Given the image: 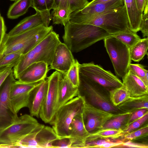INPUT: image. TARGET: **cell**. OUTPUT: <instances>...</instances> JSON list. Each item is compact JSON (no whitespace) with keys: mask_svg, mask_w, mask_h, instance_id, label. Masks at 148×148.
Segmentation results:
<instances>
[{"mask_svg":"<svg viewBox=\"0 0 148 148\" xmlns=\"http://www.w3.org/2000/svg\"><path fill=\"white\" fill-rule=\"evenodd\" d=\"M70 21L72 23L88 24L99 27L112 36L131 30L125 7H121L110 12L97 15L82 13L80 10L73 12Z\"/></svg>","mask_w":148,"mask_h":148,"instance_id":"obj_1","label":"cell"},{"mask_svg":"<svg viewBox=\"0 0 148 148\" xmlns=\"http://www.w3.org/2000/svg\"><path fill=\"white\" fill-rule=\"evenodd\" d=\"M112 36L97 26L69 21L64 26V33L62 38L64 43L71 52L77 53Z\"/></svg>","mask_w":148,"mask_h":148,"instance_id":"obj_2","label":"cell"},{"mask_svg":"<svg viewBox=\"0 0 148 148\" xmlns=\"http://www.w3.org/2000/svg\"><path fill=\"white\" fill-rule=\"evenodd\" d=\"M53 31L52 26L47 27L42 24L13 36H8L6 34L0 51V58L13 53H27Z\"/></svg>","mask_w":148,"mask_h":148,"instance_id":"obj_3","label":"cell"},{"mask_svg":"<svg viewBox=\"0 0 148 148\" xmlns=\"http://www.w3.org/2000/svg\"><path fill=\"white\" fill-rule=\"evenodd\" d=\"M60 42L59 35L53 31L38 44L27 53L23 55L13 68L15 79L28 66L35 62H44L48 65L51 63L56 49Z\"/></svg>","mask_w":148,"mask_h":148,"instance_id":"obj_4","label":"cell"},{"mask_svg":"<svg viewBox=\"0 0 148 148\" xmlns=\"http://www.w3.org/2000/svg\"><path fill=\"white\" fill-rule=\"evenodd\" d=\"M79 78L78 96L82 97L85 102L113 114L125 112L112 103L108 90L79 75Z\"/></svg>","mask_w":148,"mask_h":148,"instance_id":"obj_5","label":"cell"},{"mask_svg":"<svg viewBox=\"0 0 148 148\" xmlns=\"http://www.w3.org/2000/svg\"><path fill=\"white\" fill-rule=\"evenodd\" d=\"M84 101L77 96L61 106L56 111L51 125L59 136H69V127L73 119L82 112Z\"/></svg>","mask_w":148,"mask_h":148,"instance_id":"obj_6","label":"cell"},{"mask_svg":"<svg viewBox=\"0 0 148 148\" xmlns=\"http://www.w3.org/2000/svg\"><path fill=\"white\" fill-rule=\"evenodd\" d=\"M39 123L33 116L24 114L18 116L12 124L0 131V144L18 147L17 144Z\"/></svg>","mask_w":148,"mask_h":148,"instance_id":"obj_7","label":"cell"},{"mask_svg":"<svg viewBox=\"0 0 148 148\" xmlns=\"http://www.w3.org/2000/svg\"><path fill=\"white\" fill-rule=\"evenodd\" d=\"M105 47L116 75L122 79L128 71L131 59L130 48L112 36L104 39Z\"/></svg>","mask_w":148,"mask_h":148,"instance_id":"obj_8","label":"cell"},{"mask_svg":"<svg viewBox=\"0 0 148 148\" xmlns=\"http://www.w3.org/2000/svg\"><path fill=\"white\" fill-rule=\"evenodd\" d=\"M79 75L94 81L109 90L119 88L122 82L110 71L93 62L78 64Z\"/></svg>","mask_w":148,"mask_h":148,"instance_id":"obj_9","label":"cell"},{"mask_svg":"<svg viewBox=\"0 0 148 148\" xmlns=\"http://www.w3.org/2000/svg\"><path fill=\"white\" fill-rule=\"evenodd\" d=\"M15 80L12 72L0 87V131L15 122L18 117L12 107L10 97L11 86Z\"/></svg>","mask_w":148,"mask_h":148,"instance_id":"obj_10","label":"cell"},{"mask_svg":"<svg viewBox=\"0 0 148 148\" xmlns=\"http://www.w3.org/2000/svg\"><path fill=\"white\" fill-rule=\"evenodd\" d=\"M61 74L56 71L47 78L48 89L39 113V117L42 120L51 125L56 112L59 82Z\"/></svg>","mask_w":148,"mask_h":148,"instance_id":"obj_11","label":"cell"},{"mask_svg":"<svg viewBox=\"0 0 148 148\" xmlns=\"http://www.w3.org/2000/svg\"><path fill=\"white\" fill-rule=\"evenodd\" d=\"M82 113L85 127L89 134L102 128L108 121L118 114L106 111L84 101Z\"/></svg>","mask_w":148,"mask_h":148,"instance_id":"obj_12","label":"cell"},{"mask_svg":"<svg viewBox=\"0 0 148 148\" xmlns=\"http://www.w3.org/2000/svg\"><path fill=\"white\" fill-rule=\"evenodd\" d=\"M42 80L31 83H23L16 80L13 82L11 87L10 97L15 112L17 113L22 108L28 107L30 92Z\"/></svg>","mask_w":148,"mask_h":148,"instance_id":"obj_13","label":"cell"},{"mask_svg":"<svg viewBox=\"0 0 148 148\" xmlns=\"http://www.w3.org/2000/svg\"><path fill=\"white\" fill-rule=\"evenodd\" d=\"M36 13L27 17L19 23L8 34V36L19 34L42 24L45 27H49L51 19L50 11H39L35 9Z\"/></svg>","mask_w":148,"mask_h":148,"instance_id":"obj_14","label":"cell"},{"mask_svg":"<svg viewBox=\"0 0 148 148\" xmlns=\"http://www.w3.org/2000/svg\"><path fill=\"white\" fill-rule=\"evenodd\" d=\"M75 61L71 51L64 43L60 42L56 49L49 69L67 75Z\"/></svg>","mask_w":148,"mask_h":148,"instance_id":"obj_15","label":"cell"},{"mask_svg":"<svg viewBox=\"0 0 148 148\" xmlns=\"http://www.w3.org/2000/svg\"><path fill=\"white\" fill-rule=\"evenodd\" d=\"M48 87L47 78L36 86L30 92L27 108L31 116L39 117L41 108L47 95Z\"/></svg>","mask_w":148,"mask_h":148,"instance_id":"obj_16","label":"cell"},{"mask_svg":"<svg viewBox=\"0 0 148 148\" xmlns=\"http://www.w3.org/2000/svg\"><path fill=\"white\" fill-rule=\"evenodd\" d=\"M44 62H34L28 66L19 75L18 80L25 83L37 82L46 79L49 69Z\"/></svg>","mask_w":148,"mask_h":148,"instance_id":"obj_17","label":"cell"},{"mask_svg":"<svg viewBox=\"0 0 148 148\" xmlns=\"http://www.w3.org/2000/svg\"><path fill=\"white\" fill-rule=\"evenodd\" d=\"M82 113L73 119L70 126L69 136L73 142L71 148H84L86 139L89 134L85 127Z\"/></svg>","mask_w":148,"mask_h":148,"instance_id":"obj_18","label":"cell"},{"mask_svg":"<svg viewBox=\"0 0 148 148\" xmlns=\"http://www.w3.org/2000/svg\"><path fill=\"white\" fill-rule=\"evenodd\" d=\"M78 93V88L73 85L66 75L61 73L59 82L56 112L62 105L77 96Z\"/></svg>","mask_w":148,"mask_h":148,"instance_id":"obj_19","label":"cell"},{"mask_svg":"<svg viewBox=\"0 0 148 148\" xmlns=\"http://www.w3.org/2000/svg\"><path fill=\"white\" fill-rule=\"evenodd\" d=\"M59 137L53 128L39 123L35 128L36 148H52L53 141Z\"/></svg>","mask_w":148,"mask_h":148,"instance_id":"obj_20","label":"cell"},{"mask_svg":"<svg viewBox=\"0 0 148 148\" xmlns=\"http://www.w3.org/2000/svg\"><path fill=\"white\" fill-rule=\"evenodd\" d=\"M122 83L130 94V97H136L148 95V87L140 78L128 70L122 79Z\"/></svg>","mask_w":148,"mask_h":148,"instance_id":"obj_21","label":"cell"},{"mask_svg":"<svg viewBox=\"0 0 148 148\" xmlns=\"http://www.w3.org/2000/svg\"><path fill=\"white\" fill-rule=\"evenodd\" d=\"M123 5V0H112L106 3L86 6L80 11L83 14L97 15L112 11Z\"/></svg>","mask_w":148,"mask_h":148,"instance_id":"obj_22","label":"cell"},{"mask_svg":"<svg viewBox=\"0 0 148 148\" xmlns=\"http://www.w3.org/2000/svg\"><path fill=\"white\" fill-rule=\"evenodd\" d=\"M127 13L130 29L136 33L139 31L143 12L138 9L136 0H123Z\"/></svg>","mask_w":148,"mask_h":148,"instance_id":"obj_23","label":"cell"},{"mask_svg":"<svg viewBox=\"0 0 148 148\" xmlns=\"http://www.w3.org/2000/svg\"><path fill=\"white\" fill-rule=\"evenodd\" d=\"M117 106L125 112L132 113L144 108L148 109V95L130 97Z\"/></svg>","mask_w":148,"mask_h":148,"instance_id":"obj_24","label":"cell"},{"mask_svg":"<svg viewBox=\"0 0 148 148\" xmlns=\"http://www.w3.org/2000/svg\"><path fill=\"white\" fill-rule=\"evenodd\" d=\"M123 136L122 130L102 128L89 134L86 142L102 139H115Z\"/></svg>","mask_w":148,"mask_h":148,"instance_id":"obj_25","label":"cell"},{"mask_svg":"<svg viewBox=\"0 0 148 148\" xmlns=\"http://www.w3.org/2000/svg\"><path fill=\"white\" fill-rule=\"evenodd\" d=\"M32 5V0H17L10 7L7 16L10 19H15L24 15Z\"/></svg>","mask_w":148,"mask_h":148,"instance_id":"obj_26","label":"cell"},{"mask_svg":"<svg viewBox=\"0 0 148 148\" xmlns=\"http://www.w3.org/2000/svg\"><path fill=\"white\" fill-rule=\"evenodd\" d=\"M148 38L141 39L130 48L131 60L135 62H139L147 54Z\"/></svg>","mask_w":148,"mask_h":148,"instance_id":"obj_27","label":"cell"},{"mask_svg":"<svg viewBox=\"0 0 148 148\" xmlns=\"http://www.w3.org/2000/svg\"><path fill=\"white\" fill-rule=\"evenodd\" d=\"M126 140L123 136L115 139H106L86 142L84 148H115L121 144Z\"/></svg>","mask_w":148,"mask_h":148,"instance_id":"obj_28","label":"cell"},{"mask_svg":"<svg viewBox=\"0 0 148 148\" xmlns=\"http://www.w3.org/2000/svg\"><path fill=\"white\" fill-rule=\"evenodd\" d=\"M87 0H54L52 9L60 7H65L73 12L81 10L88 4Z\"/></svg>","mask_w":148,"mask_h":148,"instance_id":"obj_29","label":"cell"},{"mask_svg":"<svg viewBox=\"0 0 148 148\" xmlns=\"http://www.w3.org/2000/svg\"><path fill=\"white\" fill-rule=\"evenodd\" d=\"M72 12L68 8L60 7L54 9L51 16L54 24H61L64 26L70 21Z\"/></svg>","mask_w":148,"mask_h":148,"instance_id":"obj_30","label":"cell"},{"mask_svg":"<svg viewBox=\"0 0 148 148\" xmlns=\"http://www.w3.org/2000/svg\"><path fill=\"white\" fill-rule=\"evenodd\" d=\"M131 113L123 112L118 114L108 121L102 128L123 130L126 126V123Z\"/></svg>","mask_w":148,"mask_h":148,"instance_id":"obj_31","label":"cell"},{"mask_svg":"<svg viewBox=\"0 0 148 148\" xmlns=\"http://www.w3.org/2000/svg\"><path fill=\"white\" fill-rule=\"evenodd\" d=\"M109 91L110 101L116 106H117L130 97V94L123 85L119 88Z\"/></svg>","mask_w":148,"mask_h":148,"instance_id":"obj_32","label":"cell"},{"mask_svg":"<svg viewBox=\"0 0 148 148\" xmlns=\"http://www.w3.org/2000/svg\"><path fill=\"white\" fill-rule=\"evenodd\" d=\"M112 36L126 45L130 48L141 39L136 33L131 30L119 33Z\"/></svg>","mask_w":148,"mask_h":148,"instance_id":"obj_33","label":"cell"},{"mask_svg":"<svg viewBox=\"0 0 148 148\" xmlns=\"http://www.w3.org/2000/svg\"><path fill=\"white\" fill-rule=\"evenodd\" d=\"M128 70L141 79L146 86L148 87V71L143 66L140 64L130 63Z\"/></svg>","mask_w":148,"mask_h":148,"instance_id":"obj_34","label":"cell"},{"mask_svg":"<svg viewBox=\"0 0 148 148\" xmlns=\"http://www.w3.org/2000/svg\"><path fill=\"white\" fill-rule=\"evenodd\" d=\"M23 54L20 52H14L5 55L0 58V68L12 64H16Z\"/></svg>","mask_w":148,"mask_h":148,"instance_id":"obj_35","label":"cell"},{"mask_svg":"<svg viewBox=\"0 0 148 148\" xmlns=\"http://www.w3.org/2000/svg\"><path fill=\"white\" fill-rule=\"evenodd\" d=\"M79 62L77 60L69 69L67 74L69 80L75 87H78L79 84Z\"/></svg>","mask_w":148,"mask_h":148,"instance_id":"obj_36","label":"cell"},{"mask_svg":"<svg viewBox=\"0 0 148 148\" xmlns=\"http://www.w3.org/2000/svg\"><path fill=\"white\" fill-rule=\"evenodd\" d=\"M148 134V125L146 124L139 128L123 136L124 138L127 140H133L142 136H147Z\"/></svg>","mask_w":148,"mask_h":148,"instance_id":"obj_37","label":"cell"},{"mask_svg":"<svg viewBox=\"0 0 148 148\" xmlns=\"http://www.w3.org/2000/svg\"><path fill=\"white\" fill-rule=\"evenodd\" d=\"M148 119V111L142 117L134 121L122 130L123 135L136 130L141 127L147 121Z\"/></svg>","mask_w":148,"mask_h":148,"instance_id":"obj_38","label":"cell"},{"mask_svg":"<svg viewBox=\"0 0 148 148\" xmlns=\"http://www.w3.org/2000/svg\"><path fill=\"white\" fill-rule=\"evenodd\" d=\"M54 0H32V7L39 11L52 9Z\"/></svg>","mask_w":148,"mask_h":148,"instance_id":"obj_39","label":"cell"},{"mask_svg":"<svg viewBox=\"0 0 148 148\" xmlns=\"http://www.w3.org/2000/svg\"><path fill=\"white\" fill-rule=\"evenodd\" d=\"M73 142L69 136L59 137L54 140L52 144V148H71Z\"/></svg>","mask_w":148,"mask_h":148,"instance_id":"obj_40","label":"cell"},{"mask_svg":"<svg viewBox=\"0 0 148 148\" xmlns=\"http://www.w3.org/2000/svg\"><path fill=\"white\" fill-rule=\"evenodd\" d=\"M143 12L139 31L141 32L144 37L148 36V4L146 5Z\"/></svg>","mask_w":148,"mask_h":148,"instance_id":"obj_41","label":"cell"},{"mask_svg":"<svg viewBox=\"0 0 148 148\" xmlns=\"http://www.w3.org/2000/svg\"><path fill=\"white\" fill-rule=\"evenodd\" d=\"M115 148H148L147 143H139L127 140L124 141L122 144Z\"/></svg>","mask_w":148,"mask_h":148,"instance_id":"obj_42","label":"cell"},{"mask_svg":"<svg viewBox=\"0 0 148 148\" xmlns=\"http://www.w3.org/2000/svg\"><path fill=\"white\" fill-rule=\"evenodd\" d=\"M147 111L148 109L144 108L131 113L126 123V126L134 121L142 117Z\"/></svg>","mask_w":148,"mask_h":148,"instance_id":"obj_43","label":"cell"},{"mask_svg":"<svg viewBox=\"0 0 148 148\" xmlns=\"http://www.w3.org/2000/svg\"><path fill=\"white\" fill-rule=\"evenodd\" d=\"M15 65L14 64L0 68V87L8 76L13 72V68Z\"/></svg>","mask_w":148,"mask_h":148,"instance_id":"obj_44","label":"cell"},{"mask_svg":"<svg viewBox=\"0 0 148 148\" xmlns=\"http://www.w3.org/2000/svg\"><path fill=\"white\" fill-rule=\"evenodd\" d=\"M7 28L3 17L0 18V51L3 42L6 34Z\"/></svg>","mask_w":148,"mask_h":148,"instance_id":"obj_45","label":"cell"},{"mask_svg":"<svg viewBox=\"0 0 148 148\" xmlns=\"http://www.w3.org/2000/svg\"><path fill=\"white\" fill-rule=\"evenodd\" d=\"M138 9L143 12L145 6L148 4V0H136Z\"/></svg>","mask_w":148,"mask_h":148,"instance_id":"obj_46","label":"cell"},{"mask_svg":"<svg viewBox=\"0 0 148 148\" xmlns=\"http://www.w3.org/2000/svg\"><path fill=\"white\" fill-rule=\"evenodd\" d=\"M112 0H92L89 2L86 6L96 4L98 3H106Z\"/></svg>","mask_w":148,"mask_h":148,"instance_id":"obj_47","label":"cell"},{"mask_svg":"<svg viewBox=\"0 0 148 148\" xmlns=\"http://www.w3.org/2000/svg\"><path fill=\"white\" fill-rule=\"evenodd\" d=\"M6 146L5 145L0 144V148H5Z\"/></svg>","mask_w":148,"mask_h":148,"instance_id":"obj_48","label":"cell"},{"mask_svg":"<svg viewBox=\"0 0 148 148\" xmlns=\"http://www.w3.org/2000/svg\"><path fill=\"white\" fill-rule=\"evenodd\" d=\"M11 1H16L17 0H10Z\"/></svg>","mask_w":148,"mask_h":148,"instance_id":"obj_49","label":"cell"},{"mask_svg":"<svg viewBox=\"0 0 148 148\" xmlns=\"http://www.w3.org/2000/svg\"><path fill=\"white\" fill-rule=\"evenodd\" d=\"M1 14H0V18L1 17Z\"/></svg>","mask_w":148,"mask_h":148,"instance_id":"obj_50","label":"cell"}]
</instances>
